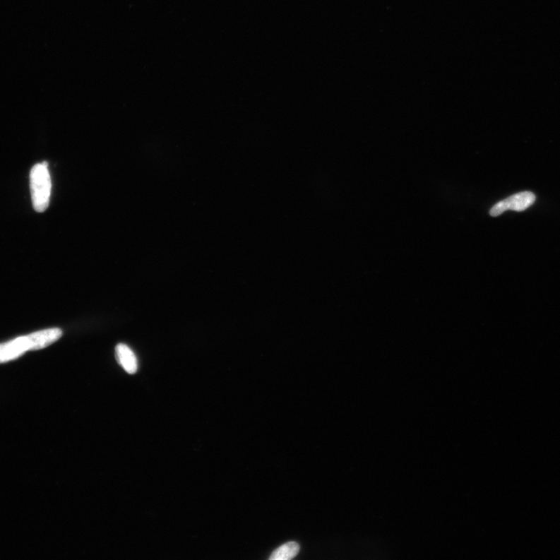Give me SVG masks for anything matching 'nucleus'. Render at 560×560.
<instances>
[{
    "label": "nucleus",
    "mask_w": 560,
    "mask_h": 560,
    "mask_svg": "<svg viewBox=\"0 0 560 560\" xmlns=\"http://www.w3.org/2000/svg\"><path fill=\"white\" fill-rule=\"evenodd\" d=\"M30 193L34 209L38 213L44 212L49 205L52 182L48 164H37L30 174Z\"/></svg>",
    "instance_id": "nucleus-2"
},
{
    "label": "nucleus",
    "mask_w": 560,
    "mask_h": 560,
    "mask_svg": "<svg viewBox=\"0 0 560 560\" xmlns=\"http://www.w3.org/2000/svg\"><path fill=\"white\" fill-rule=\"evenodd\" d=\"M62 335L63 332L60 328H49L0 344V364L17 359L28 350L47 347Z\"/></svg>",
    "instance_id": "nucleus-1"
},
{
    "label": "nucleus",
    "mask_w": 560,
    "mask_h": 560,
    "mask_svg": "<svg viewBox=\"0 0 560 560\" xmlns=\"http://www.w3.org/2000/svg\"><path fill=\"white\" fill-rule=\"evenodd\" d=\"M116 356L119 365L129 374L138 371V362L133 351L126 344L119 343L116 347Z\"/></svg>",
    "instance_id": "nucleus-4"
},
{
    "label": "nucleus",
    "mask_w": 560,
    "mask_h": 560,
    "mask_svg": "<svg viewBox=\"0 0 560 560\" xmlns=\"http://www.w3.org/2000/svg\"><path fill=\"white\" fill-rule=\"evenodd\" d=\"M299 551H300V546L295 542H290L275 550L270 559L271 560H289L294 558Z\"/></svg>",
    "instance_id": "nucleus-5"
},
{
    "label": "nucleus",
    "mask_w": 560,
    "mask_h": 560,
    "mask_svg": "<svg viewBox=\"0 0 560 560\" xmlns=\"http://www.w3.org/2000/svg\"><path fill=\"white\" fill-rule=\"evenodd\" d=\"M535 202V196L529 191L511 196L496 204L489 213L492 217L500 216L507 210L521 212L527 210Z\"/></svg>",
    "instance_id": "nucleus-3"
}]
</instances>
